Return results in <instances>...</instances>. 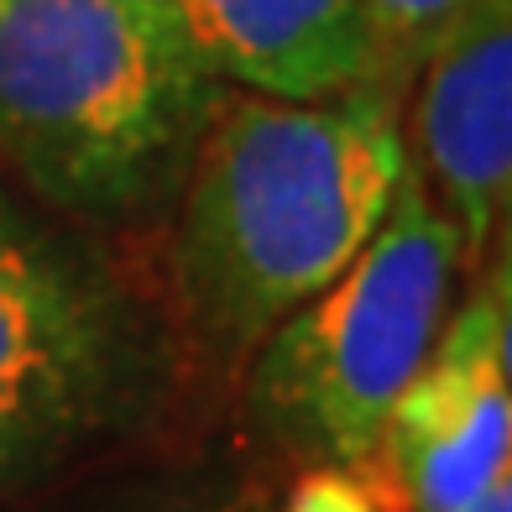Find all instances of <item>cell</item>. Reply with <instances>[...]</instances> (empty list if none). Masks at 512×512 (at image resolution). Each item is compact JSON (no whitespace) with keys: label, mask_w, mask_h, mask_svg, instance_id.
Returning <instances> with one entry per match:
<instances>
[{"label":"cell","mask_w":512,"mask_h":512,"mask_svg":"<svg viewBox=\"0 0 512 512\" xmlns=\"http://www.w3.org/2000/svg\"><path fill=\"white\" fill-rule=\"evenodd\" d=\"M398 84L330 100H215L189 152L178 288L220 351H256L351 267L408 173Z\"/></svg>","instance_id":"obj_1"},{"label":"cell","mask_w":512,"mask_h":512,"mask_svg":"<svg viewBox=\"0 0 512 512\" xmlns=\"http://www.w3.org/2000/svg\"><path fill=\"white\" fill-rule=\"evenodd\" d=\"M460 512H512V471H507V476H497L481 497H471Z\"/></svg>","instance_id":"obj_10"},{"label":"cell","mask_w":512,"mask_h":512,"mask_svg":"<svg viewBox=\"0 0 512 512\" xmlns=\"http://www.w3.org/2000/svg\"><path fill=\"white\" fill-rule=\"evenodd\" d=\"M512 471V298L497 262L387 408L361 481L392 512H460Z\"/></svg>","instance_id":"obj_4"},{"label":"cell","mask_w":512,"mask_h":512,"mask_svg":"<svg viewBox=\"0 0 512 512\" xmlns=\"http://www.w3.org/2000/svg\"><path fill=\"white\" fill-rule=\"evenodd\" d=\"M115 377L105 298L0 209V471L32 465L84 429Z\"/></svg>","instance_id":"obj_5"},{"label":"cell","mask_w":512,"mask_h":512,"mask_svg":"<svg viewBox=\"0 0 512 512\" xmlns=\"http://www.w3.org/2000/svg\"><path fill=\"white\" fill-rule=\"evenodd\" d=\"M215 100L173 0H0V152L58 209L162 194Z\"/></svg>","instance_id":"obj_2"},{"label":"cell","mask_w":512,"mask_h":512,"mask_svg":"<svg viewBox=\"0 0 512 512\" xmlns=\"http://www.w3.org/2000/svg\"><path fill=\"white\" fill-rule=\"evenodd\" d=\"M194 53L215 79L267 100H330L398 84L356 0H173Z\"/></svg>","instance_id":"obj_7"},{"label":"cell","mask_w":512,"mask_h":512,"mask_svg":"<svg viewBox=\"0 0 512 512\" xmlns=\"http://www.w3.org/2000/svg\"><path fill=\"white\" fill-rule=\"evenodd\" d=\"M293 512H377V507H371V492L361 476H324L298 492Z\"/></svg>","instance_id":"obj_9"},{"label":"cell","mask_w":512,"mask_h":512,"mask_svg":"<svg viewBox=\"0 0 512 512\" xmlns=\"http://www.w3.org/2000/svg\"><path fill=\"white\" fill-rule=\"evenodd\" d=\"M460 262L455 225L408 157L382 225L351 267L256 345L251 413L267 434L335 471H361L387 408L445 330Z\"/></svg>","instance_id":"obj_3"},{"label":"cell","mask_w":512,"mask_h":512,"mask_svg":"<svg viewBox=\"0 0 512 512\" xmlns=\"http://www.w3.org/2000/svg\"><path fill=\"white\" fill-rule=\"evenodd\" d=\"M413 136V168L476 262L512 189V0H476L418 63Z\"/></svg>","instance_id":"obj_6"},{"label":"cell","mask_w":512,"mask_h":512,"mask_svg":"<svg viewBox=\"0 0 512 512\" xmlns=\"http://www.w3.org/2000/svg\"><path fill=\"white\" fill-rule=\"evenodd\" d=\"M356 6L366 11L371 32H377L392 68L408 79V74H418V63L429 58L434 42L445 37L476 0H356Z\"/></svg>","instance_id":"obj_8"}]
</instances>
